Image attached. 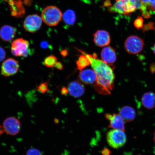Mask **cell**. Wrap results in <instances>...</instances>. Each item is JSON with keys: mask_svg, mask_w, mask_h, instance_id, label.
<instances>
[{"mask_svg": "<svg viewBox=\"0 0 155 155\" xmlns=\"http://www.w3.org/2000/svg\"><path fill=\"white\" fill-rule=\"evenodd\" d=\"M77 50L82 54L86 55L90 60L91 65L96 75V80L94 85L95 90L100 94H111L115 81V75L114 72L115 67L112 64H108L97 59L95 53L92 55L83 50Z\"/></svg>", "mask_w": 155, "mask_h": 155, "instance_id": "obj_1", "label": "cell"}, {"mask_svg": "<svg viewBox=\"0 0 155 155\" xmlns=\"http://www.w3.org/2000/svg\"><path fill=\"white\" fill-rule=\"evenodd\" d=\"M63 14L60 9L54 6L46 7L42 11L41 18L45 24L50 26L57 25L62 18Z\"/></svg>", "mask_w": 155, "mask_h": 155, "instance_id": "obj_2", "label": "cell"}, {"mask_svg": "<svg viewBox=\"0 0 155 155\" xmlns=\"http://www.w3.org/2000/svg\"><path fill=\"white\" fill-rule=\"evenodd\" d=\"M107 141L110 147L114 149L121 148L127 141L125 131L112 129L107 134Z\"/></svg>", "mask_w": 155, "mask_h": 155, "instance_id": "obj_3", "label": "cell"}, {"mask_svg": "<svg viewBox=\"0 0 155 155\" xmlns=\"http://www.w3.org/2000/svg\"><path fill=\"white\" fill-rule=\"evenodd\" d=\"M11 51L13 55L17 57L26 58L32 54L29 42L22 38L16 39L12 42Z\"/></svg>", "mask_w": 155, "mask_h": 155, "instance_id": "obj_4", "label": "cell"}, {"mask_svg": "<svg viewBox=\"0 0 155 155\" xmlns=\"http://www.w3.org/2000/svg\"><path fill=\"white\" fill-rule=\"evenodd\" d=\"M144 46V42L139 36L132 35L128 37L124 43L126 51L129 54L135 55L140 53Z\"/></svg>", "mask_w": 155, "mask_h": 155, "instance_id": "obj_5", "label": "cell"}, {"mask_svg": "<svg viewBox=\"0 0 155 155\" xmlns=\"http://www.w3.org/2000/svg\"><path fill=\"white\" fill-rule=\"evenodd\" d=\"M3 127L4 130L7 134L12 136L15 135L20 132L21 122L16 117H8L3 122Z\"/></svg>", "mask_w": 155, "mask_h": 155, "instance_id": "obj_6", "label": "cell"}, {"mask_svg": "<svg viewBox=\"0 0 155 155\" xmlns=\"http://www.w3.org/2000/svg\"><path fill=\"white\" fill-rule=\"evenodd\" d=\"M41 17L38 15H28L24 21V28L27 31L35 33L40 29L42 24Z\"/></svg>", "mask_w": 155, "mask_h": 155, "instance_id": "obj_7", "label": "cell"}, {"mask_svg": "<svg viewBox=\"0 0 155 155\" xmlns=\"http://www.w3.org/2000/svg\"><path fill=\"white\" fill-rule=\"evenodd\" d=\"M19 65L18 61L13 58L6 60L2 64L1 73L4 76L8 77L14 75L18 72Z\"/></svg>", "mask_w": 155, "mask_h": 155, "instance_id": "obj_8", "label": "cell"}, {"mask_svg": "<svg viewBox=\"0 0 155 155\" xmlns=\"http://www.w3.org/2000/svg\"><path fill=\"white\" fill-rule=\"evenodd\" d=\"M94 41L97 46L100 47L107 46L111 42V37L107 31L104 30L97 31L94 34Z\"/></svg>", "mask_w": 155, "mask_h": 155, "instance_id": "obj_9", "label": "cell"}, {"mask_svg": "<svg viewBox=\"0 0 155 155\" xmlns=\"http://www.w3.org/2000/svg\"><path fill=\"white\" fill-rule=\"evenodd\" d=\"M105 117L110 121L108 126L110 128L125 131L124 121L119 114H107L105 115Z\"/></svg>", "mask_w": 155, "mask_h": 155, "instance_id": "obj_10", "label": "cell"}, {"mask_svg": "<svg viewBox=\"0 0 155 155\" xmlns=\"http://www.w3.org/2000/svg\"><path fill=\"white\" fill-rule=\"evenodd\" d=\"M102 61L110 64L115 62L117 56L115 50L111 46H107L102 50L101 54Z\"/></svg>", "mask_w": 155, "mask_h": 155, "instance_id": "obj_11", "label": "cell"}, {"mask_svg": "<svg viewBox=\"0 0 155 155\" xmlns=\"http://www.w3.org/2000/svg\"><path fill=\"white\" fill-rule=\"evenodd\" d=\"M96 75L94 70L87 69L81 71L78 79L81 82L86 84H92L96 82Z\"/></svg>", "mask_w": 155, "mask_h": 155, "instance_id": "obj_12", "label": "cell"}, {"mask_svg": "<svg viewBox=\"0 0 155 155\" xmlns=\"http://www.w3.org/2000/svg\"><path fill=\"white\" fill-rule=\"evenodd\" d=\"M68 89L69 94L75 98L80 97L85 92L84 86L78 81H73L70 83Z\"/></svg>", "mask_w": 155, "mask_h": 155, "instance_id": "obj_13", "label": "cell"}, {"mask_svg": "<svg viewBox=\"0 0 155 155\" xmlns=\"http://www.w3.org/2000/svg\"><path fill=\"white\" fill-rule=\"evenodd\" d=\"M16 34V29L9 25H4L0 29V38L5 41H11L14 38Z\"/></svg>", "mask_w": 155, "mask_h": 155, "instance_id": "obj_14", "label": "cell"}, {"mask_svg": "<svg viewBox=\"0 0 155 155\" xmlns=\"http://www.w3.org/2000/svg\"><path fill=\"white\" fill-rule=\"evenodd\" d=\"M119 115L125 123H130L135 119L136 113L134 108L130 106H125L120 109Z\"/></svg>", "mask_w": 155, "mask_h": 155, "instance_id": "obj_15", "label": "cell"}, {"mask_svg": "<svg viewBox=\"0 0 155 155\" xmlns=\"http://www.w3.org/2000/svg\"><path fill=\"white\" fill-rule=\"evenodd\" d=\"M141 104L148 110L155 108V93L149 92L144 93L141 99Z\"/></svg>", "mask_w": 155, "mask_h": 155, "instance_id": "obj_16", "label": "cell"}, {"mask_svg": "<svg viewBox=\"0 0 155 155\" xmlns=\"http://www.w3.org/2000/svg\"><path fill=\"white\" fill-rule=\"evenodd\" d=\"M62 18L64 22L67 25H72L76 21V15L74 11L71 9H68L63 15Z\"/></svg>", "mask_w": 155, "mask_h": 155, "instance_id": "obj_17", "label": "cell"}, {"mask_svg": "<svg viewBox=\"0 0 155 155\" xmlns=\"http://www.w3.org/2000/svg\"><path fill=\"white\" fill-rule=\"evenodd\" d=\"M110 11L112 12L127 15L123 0H116L115 3L112 7H110Z\"/></svg>", "mask_w": 155, "mask_h": 155, "instance_id": "obj_18", "label": "cell"}, {"mask_svg": "<svg viewBox=\"0 0 155 155\" xmlns=\"http://www.w3.org/2000/svg\"><path fill=\"white\" fill-rule=\"evenodd\" d=\"M76 64L78 69L79 70L81 71L90 65L91 63L90 60L87 56L82 54L77 61Z\"/></svg>", "mask_w": 155, "mask_h": 155, "instance_id": "obj_19", "label": "cell"}, {"mask_svg": "<svg viewBox=\"0 0 155 155\" xmlns=\"http://www.w3.org/2000/svg\"><path fill=\"white\" fill-rule=\"evenodd\" d=\"M141 7L150 13H155V0H140Z\"/></svg>", "mask_w": 155, "mask_h": 155, "instance_id": "obj_20", "label": "cell"}, {"mask_svg": "<svg viewBox=\"0 0 155 155\" xmlns=\"http://www.w3.org/2000/svg\"><path fill=\"white\" fill-rule=\"evenodd\" d=\"M57 58L53 55H50L45 59L44 64L48 68H53L55 66L57 62Z\"/></svg>", "mask_w": 155, "mask_h": 155, "instance_id": "obj_21", "label": "cell"}, {"mask_svg": "<svg viewBox=\"0 0 155 155\" xmlns=\"http://www.w3.org/2000/svg\"><path fill=\"white\" fill-rule=\"evenodd\" d=\"M37 88L39 92L42 94H44L47 92L48 90V83L45 82L40 83L37 87Z\"/></svg>", "mask_w": 155, "mask_h": 155, "instance_id": "obj_22", "label": "cell"}, {"mask_svg": "<svg viewBox=\"0 0 155 155\" xmlns=\"http://www.w3.org/2000/svg\"><path fill=\"white\" fill-rule=\"evenodd\" d=\"M143 19L142 17H139L138 18L136 19L134 22V25L136 28L140 30L142 28L143 26Z\"/></svg>", "mask_w": 155, "mask_h": 155, "instance_id": "obj_23", "label": "cell"}, {"mask_svg": "<svg viewBox=\"0 0 155 155\" xmlns=\"http://www.w3.org/2000/svg\"><path fill=\"white\" fill-rule=\"evenodd\" d=\"M155 28L154 24L153 22H150L148 24L143 25L141 28L143 32H145L149 30H154Z\"/></svg>", "mask_w": 155, "mask_h": 155, "instance_id": "obj_24", "label": "cell"}, {"mask_svg": "<svg viewBox=\"0 0 155 155\" xmlns=\"http://www.w3.org/2000/svg\"><path fill=\"white\" fill-rule=\"evenodd\" d=\"M26 155H42L40 150L35 148L30 149L27 152Z\"/></svg>", "mask_w": 155, "mask_h": 155, "instance_id": "obj_25", "label": "cell"}, {"mask_svg": "<svg viewBox=\"0 0 155 155\" xmlns=\"http://www.w3.org/2000/svg\"><path fill=\"white\" fill-rule=\"evenodd\" d=\"M6 57V52L4 49L0 46V62L3 61Z\"/></svg>", "mask_w": 155, "mask_h": 155, "instance_id": "obj_26", "label": "cell"}, {"mask_svg": "<svg viewBox=\"0 0 155 155\" xmlns=\"http://www.w3.org/2000/svg\"><path fill=\"white\" fill-rule=\"evenodd\" d=\"M111 151L109 149L105 148L102 151V155H111Z\"/></svg>", "mask_w": 155, "mask_h": 155, "instance_id": "obj_27", "label": "cell"}, {"mask_svg": "<svg viewBox=\"0 0 155 155\" xmlns=\"http://www.w3.org/2000/svg\"><path fill=\"white\" fill-rule=\"evenodd\" d=\"M41 47L42 48L45 49V48H47L48 47L49 45L48 42L45 41H43L41 42L40 44Z\"/></svg>", "mask_w": 155, "mask_h": 155, "instance_id": "obj_28", "label": "cell"}, {"mask_svg": "<svg viewBox=\"0 0 155 155\" xmlns=\"http://www.w3.org/2000/svg\"><path fill=\"white\" fill-rule=\"evenodd\" d=\"M150 71L152 74L155 73V63H151L150 67Z\"/></svg>", "mask_w": 155, "mask_h": 155, "instance_id": "obj_29", "label": "cell"}, {"mask_svg": "<svg viewBox=\"0 0 155 155\" xmlns=\"http://www.w3.org/2000/svg\"><path fill=\"white\" fill-rule=\"evenodd\" d=\"M68 92V89L66 87H64L62 88L61 91V93L62 94L65 95L67 94Z\"/></svg>", "mask_w": 155, "mask_h": 155, "instance_id": "obj_30", "label": "cell"}, {"mask_svg": "<svg viewBox=\"0 0 155 155\" xmlns=\"http://www.w3.org/2000/svg\"><path fill=\"white\" fill-rule=\"evenodd\" d=\"M55 66L57 68L60 70H61L63 69V65L61 62H58L56 64Z\"/></svg>", "mask_w": 155, "mask_h": 155, "instance_id": "obj_31", "label": "cell"}, {"mask_svg": "<svg viewBox=\"0 0 155 155\" xmlns=\"http://www.w3.org/2000/svg\"><path fill=\"white\" fill-rule=\"evenodd\" d=\"M61 54L63 57H65L68 55V51L66 49L63 50L61 51Z\"/></svg>", "mask_w": 155, "mask_h": 155, "instance_id": "obj_32", "label": "cell"}, {"mask_svg": "<svg viewBox=\"0 0 155 155\" xmlns=\"http://www.w3.org/2000/svg\"><path fill=\"white\" fill-rule=\"evenodd\" d=\"M3 127L0 125V136L3 134L4 132Z\"/></svg>", "mask_w": 155, "mask_h": 155, "instance_id": "obj_33", "label": "cell"}, {"mask_svg": "<svg viewBox=\"0 0 155 155\" xmlns=\"http://www.w3.org/2000/svg\"><path fill=\"white\" fill-rule=\"evenodd\" d=\"M153 51L155 55V43L154 44L153 47Z\"/></svg>", "mask_w": 155, "mask_h": 155, "instance_id": "obj_34", "label": "cell"}, {"mask_svg": "<svg viewBox=\"0 0 155 155\" xmlns=\"http://www.w3.org/2000/svg\"><path fill=\"white\" fill-rule=\"evenodd\" d=\"M153 140L155 144V131L154 134V137H153Z\"/></svg>", "mask_w": 155, "mask_h": 155, "instance_id": "obj_35", "label": "cell"}, {"mask_svg": "<svg viewBox=\"0 0 155 155\" xmlns=\"http://www.w3.org/2000/svg\"><path fill=\"white\" fill-rule=\"evenodd\" d=\"M5 1H8V0H5Z\"/></svg>", "mask_w": 155, "mask_h": 155, "instance_id": "obj_36", "label": "cell"}, {"mask_svg": "<svg viewBox=\"0 0 155 155\" xmlns=\"http://www.w3.org/2000/svg\"></svg>", "mask_w": 155, "mask_h": 155, "instance_id": "obj_37", "label": "cell"}]
</instances>
